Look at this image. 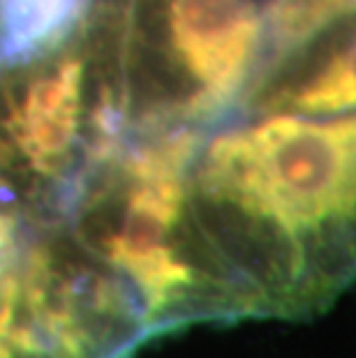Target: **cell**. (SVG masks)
<instances>
[{"label": "cell", "instance_id": "6da1fadb", "mask_svg": "<svg viewBox=\"0 0 356 358\" xmlns=\"http://www.w3.org/2000/svg\"><path fill=\"white\" fill-rule=\"evenodd\" d=\"M187 210L238 317L322 312L356 280V111L218 136Z\"/></svg>", "mask_w": 356, "mask_h": 358}, {"label": "cell", "instance_id": "7a4b0ae2", "mask_svg": "<svg viewBox=\"0 0 356 358\" xmlns=\"http://www.w3.org/2000/svg\"><path fill=\"white\" fill-rule=\"evenodd\" d=\"M81 0H3L0 3V58L28 56L60 33Z\"/></svg>", "mask_w": 356, "mask_h": 358}]
</instances>
